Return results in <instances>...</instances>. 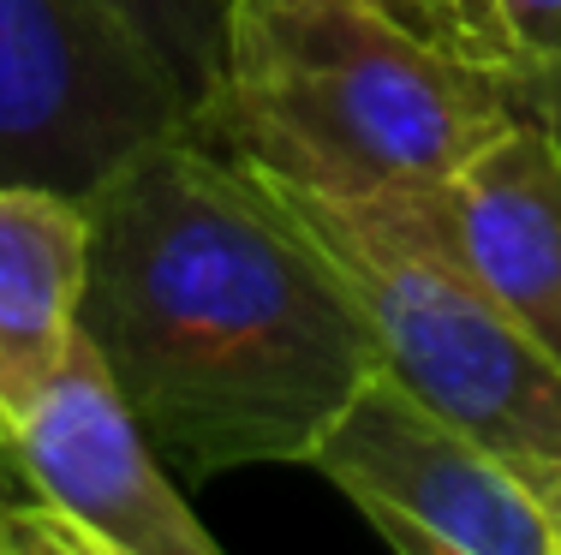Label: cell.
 <instances>
[{
  "instance_id": "cell-1",
  "label": "cell",
  "mask_w": 561,
  "mask_h": 555,
  "mask_svg": "<svg viewBox=\"0 0 561 555\" xmlns=\"http://www.w3.org/2000/svg\"><path fill=\"white\" fill-rule=\"evenodd\" d=\"M84 216L78 328L156 454L192 484L305 466L377 352L287 204L180 126L131 150Z\"/></svg>"
},
{
  "instance_id": "cell-2",
  "label": "cell",
  "mask_w": 561,
  "mask_h": 555,
  "mask_svg": "<svg viewBox=\"0 0 561 555\" xmlns=\"http://www.w3.org/2000/svg\"><path fill=\"white\" fill-rule=\"evenodd\" d=\"M514 114L382 0H227L216 84L185 131L270 185L377 204L443 185Z\"/></svg>"
},
{
  "instance_id": "cell-3",
  "label": "cell",
  "mask_w": 561,
  "mask_h": 555,
  "mask_svg": "<svg viewBox=\"0 0 561 555\" xmlns=\"http://www.w3.org/2000/svg\"><path fill=\"white\" fill-rule=\"evenodd\" d=\"M270 185V180H263ZM353 299L377 370L496 448L519 478L561 460V365L394 197L335 204L270 185Z\"/></svg>"
},
{
  "instance_id": "cell-4",
  "label": "cell",
  "mask_w": 561,
  "mask_h": 555,
  "mask_svg": "<svg viewBox=\"0 0 561 555\" xmlns=\"http://www.w3.org/2000/svg\"><path fill=\"white\" fill-rule=\"evenodd\" d=\"M185 102L108 0H0V180L90 197Z\"/></svg>"
},
{
  "instance_id": "cell-5",
  "label": "cell",
  "mask_w": 561,
  "mask_h": 555,
  "mask_svg": "<svg viewBox=\"0 0 561 555\" xmlns=\"http://www.w3.org/2000/svg\"><path fill=\"white\" fill-rule=\"evenodd\" d=\"M305 466L407 555H556L538 490L382 370L353 389Z\"/></svg>"
},
{
  "instance_id": "cell-6",
  "label": "cell",
  "mask_w": 561,
  "mask_h": 555,
  "mask_svg": "<svg viewBox=\"0 0 561 555\" xmlns=\"http://www.w3.org/2000/svg\"><path fill=\"white\" fill-rule=\"evenodd\" d=\"M7 460L24 490L43 496L66 525L84 532L90 555H216L168 460L144 436L102 352L78 328L48 389L12 425Z\"/></svg>"
},
{
  "instance_id": "cell-7",
  "label": "cell",
  "mask_w": 561,
  "mask_h": 555,
  "mask_svg": "<svg viewBox=\"0 0 561 555\" xmlns=\"http://www.w3.org/2000/svg\"><path fill=\"white\" fill-rule=\"evenodd\" d=\"M394 204L561 365V131L514 114L443 185Z\"/></svg>"
},
{
  "instance_id": "cell-8",
  "label": "cell",
  "mask_w": 561,
  "mask_h": 555,
  "mask_svg": "<svg viewBox=\"0 0 561 555\" xmlns=\"http://www.w3.org/2000/svg\"><path fill=\"white\" fill-rule=\"evenodd\" d=\"M84 257V197L0 180V454L78 335Z\"/></svg>"
},
{
  "instance_id": "cell-9",
  "label": "cell",
  "mask_w": 561,
  "mask_h": 555,
  "mask_svg": "<svg viewBox=\"0 0 561 555\" xmlns=\"http://www.w3.org/2000/svg\"><path fill=\"white\" fill-rule=\"evenodd\" d=\"M424 43L472 66L519 114L561 131V0H382Z\"/></svg>"
},
{
  "instance_id": "cell-10",
  "label": "cell",
  "mask_w": 561,
  "mask_h": 555,
  "mask_svg": "<svg viewBox=\"0 0 561 555\" xmlns=\"http://www.w3.org/2000/svg\"><path fill=\"white\" fill-rule=\"evenodd\" d=\"M108 7L131 24V36L150 48V60L168 72V84L192 114L216 84L227 0H108Z\"/></svg>"
},
{
  "instance_id": "cell-11",
  "label": "cell",
  "mask_w": 561,
  "mask_h": 555,
  "mask_svg": "<svg viewBox=\"0 0 561 555\" xmlns=\"http://www.w3.org/2000/svg\"><path fill=\"white\" fill-rule=\"evenodd\" d=\"M531 490H538V508H543V520H550V532H556V555H561V460L556 466H543V472H531Z\"/></svg>"
},
{
  "instance_id": "cell-12",
  "label": "cell",
  "mask_w": 561,
  "mask_h": 555,
  "mask_svg": "<svg viewBox=\"0 0 561 555\" xmlns=\"http://www.w3.org/2000/svg\"><path fill=\"white\" fill-rule=\"evenodd\" d=\"M19 496H31V490H24V478H19V472H12V460L0 454V508H12V501H19Z\"/></svg>"
}]
</instances>
